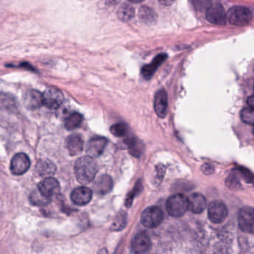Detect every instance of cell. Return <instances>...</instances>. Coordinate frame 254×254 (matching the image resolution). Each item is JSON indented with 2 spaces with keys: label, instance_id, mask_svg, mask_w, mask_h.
I'll use <instances>...</instances> for the list:
<instances>
[{
  "label": "cell",
  "instance_id": "obj_19",
  "mask_svg": "<svg viewBox=\"0 0 254 254\" xmlns=\"http://www.w3.org/2000/svg\"><path fill=\"white\" fill-rule=\"evenodd\" d=\"M166 59H167V55H158V56H156V57L153 59L152 62H151L149 64H147L145 65V66H143L141 72H142V76L144 77V78L147 80L150 79V78L154 75V74L155 73L159 66L166 61Z\"/></svg>",
  "mask_w": 254,
  "mask_h": 254
},
{
  "label": "cell",
  "instance_id": "obj_26",
  "mask_svg": "<svg viewBox=\"0 0 254 254\" xmlns=\"http://www.w3.org/2000/svg\"><path fill=\"white\" fill-rule=\"evenodd\" d=\"M126 214L124 212H121L119 214L117 217H116L115 220L111 225V229L115 231H119L125 228L126 226Z\"/></svg>",
  "mask_w": 254,
  "mask_h": 254
},
{
  "label": "cell",
  "instance_id": "obj_23",
  "mask_svg": "<svg viewBox=\"0 0 254 254\" xmlns=\"http://www.w3.org/2000/svg\"><path fill=\"white\" fill-rule=\"evenodd\" d=\"M126 143H127L129 151L132 155L139 157L142 154L143 145L140 141L138 140L136 138H130V139H127Z\"/></svg>",
  "mask_w": 254,
  "mask_h": 254
},
{
  "label": "cell",
  "instance_id": "obj_33",
  "mask_svg": "<svg viewBox=\"0 0 254 254\" xmlns=\"http://www.w3.org/2000/svg\"><path fill=\"white\" fill-rule=\"evenodd\" d=\"M247 102H248V105H249V107L254 109V96H250Z\"/></svg>",
  "mask_w": 254,
  "mask_h": 254
},
{
  "label": "cell",
  "instance_id": "obj_11",
  "mask_svg": "<svg viewBox=\"0 0 254 254\" xmlns=\"http://www.w3.org/2000/svg\"><path fill=\"white\" fill-rule=\"evenodd\" d=\"M151 248V241L145 232H140L131 241V249L136 254H145Z\"/></svg>",
  "mask_w": 254,
  "mask_h": 254
},
{
  "label": "cell",
  "instance_id": "obj_15",
  "mask_svg": "<svg viewBox=\"0 0 254 254\" xmlns=\"http://www.w3.org/2000/svg\"><path fill=\"white\" fill-rule=\"evenodd\" d=\"M188 203V209L193 213H201L206 206V201L205 197L199 193H193L187 197Z\"/></svg>",
  "mask_w": 254,
  "mask_h": 254
},
{
  "label": "cell",
  "instance_id": "obj_3",
  "mask_svg": "<svg viewBox=\"0 0 254 254\" xmlns=\"http://www.w3.org/2000/svg\"><path fill=\"white\" fill-rule=\"evenodd\" d=\"M227 21L233 26H245L251 23L253 14L251 10L243 6H234L227 13Z\"/></svg>",
  "mask_w": 254,
  "mask_h": 254
},
{
  "label": "cell",
  "instance_id": "obj_21",
  "mask_svg": "<svg viewBox=\"0 0 254 254\" xmlns=\"http://www.w3.org/2000/svg\"><path fill=\"white\" fill-rule=\"evenodd\" d=\"M138 17L139 20L145 24H152L156 20L155 12L147 6H142L139 8Z\"/></svg>",
  "mask_w": 254,
  "mask_h": 254
},
{
  "label": "cell",
  "instance_id": "obj_31",
  "mask_svg": "<svg viewBox=\"0 0 254 254\" xmlns=\"http://www.w3.org/2000/svg\"><path fill=\"white\" fill-rule=\"evenodd\" d=\"M194 6L199 10L207 9L211 5V0H194Z\"/></svg>",
  "mask_w": 254,
  "mask_h": 254
},
{
  "label": "cell",
  "instance_id": "obj_2",
  "mask_svg": "<svg viewBox=\"0 0 254 254\" xmlns=\"http://www.w3.org/2000/svg\"><path fill=\"white\" fill-rule=\"evenodd\" d=\"M166 206L169 215L175 218L182 217L188 209L187 197L184 194H173L168 198Z\"/></svg>",
  "mask_w": 254,
  "mask_h": 254
},
{
  "label": "cell",
  "instance_id": "obj_29",
  "mask_svg": "<svg viewBox=\"0 0 254 254\" xmlns=\"http://www.w3.org/2000/svg\"><path fill=\"white\" fill-rule=\"evenodd\" d=\"M142 190V184L140 182H137L136 184V187L133 188V191L129 194L127 196V199H126V205L127 207H130V205L132 204L133 198H134L135 195L139 193Z\"/></svg>",
  "mask_w": 254,
  "mask_h": 254
},
{
  "label": "cell",
  "instance_id": "obj_14",
  "mask_svg": "<svg viewBox=\"0 0 254 254\" xmlns=\"http://www.w3.org/2000/svg\"><path fill=\"white\" fill-rule=\"evenodd\" d=\"M25 106L29 110H36L41 108L44 105V98H43V93L38 90H29L25 94L24 99Z\"/></svg>",
  "mask_w": 254,
  "mask_h": 254
},
{
  "label": "cell",
  "instance_id": "obj_7",
  "mask_svg": "<svg viewBox=\"0 0 254 254\" xmlns=\"http://www.w3.org/2000/svg\"><path fill=\"white\" fill-rule=\"evenodd\" d=\"M228 209L222 202L215 200L208 206V217L214 224H221L227 218Z\"/></svg>",
  "mask_w": 254,
  "mask_h": 254
},
{
  "label": "cell",
  "instance_id": "obj_36",
  "mask_svg": "<svg viewBox=\"0 0 254 254\" xmlns=\"http://www.w3.org/2000/svg\"><path fill=\"white\" fill-rule=\"evenodd\" d=\"M253 133H254V130H253Z\"/></svg>",
  "mask_w": 254,
  "mask_h": 254
},
{
  "label": "cell",
  "instance_id": "obj_25",
  "mask_svg": "<svg viewBox=\"0 0 254 254\" xmlns=\"http://www.w3.org/2000/svg\"><path fill=\"white\" fill-rule=\"evenodd\" d=\"M29 199H30V201L32 202V204L40 206H46L51 201V198H49V197L43 195L38 190L32 192Z\"/></svg>",
  "mask_w": 254,
  "mask_h": 254
},
{
  "label": "cell",
  "instance_id": "obj_5",
  "mask_svg": "<svg viewBox=\"0 0 254 254\" xmlns=\"http://www.w3.org/2000/svg\"><path fill=\"white\" fill-rule=\"evenodd\" d=\"M44 105L49 109L56 110L60 108L64 101L63 93L54 87H48L43 93Z\"/></svg>",
  "mask_w": 254,
  "mask_h": 254
},
{
  "label": "cell",
  "instance_id": "obj_10",
  "mask_svg": "<svg viewBox=\"0 0 254 254\" xmlns=\"http://www.w3.org/2000/svg\"><path fill=\"white\" fill-rule=\"evenodd\" d=\"M38 190L45 197L52 198L60 193L61 186L56 178L49 177L45 178L39 184Z\"/></svg>",
  "mask_w": 254,
  "mask_h": 254
},
{
  "label": "cell",
  "instance_id": "obj_13",
  "mask_svg": "<svg viewBox=\"0 0 254 254\" xmlns=\"http://www.w3.org/2000/svg\"><path fill=\"white\" fill-rule=\"evenodd\" d=\"M108 140L102 136H95L88 141L87 144V151L88 155L93 157H98L102 155L106 147Z\"/></svg>",
  "mask_w": 254,
  "mask_h": 254
},
{
  "label": "cell",
  "instance_id": "obj_32",
  "mask_svg": "<svg viewBox=\"0 0 254 254\" xmlns=\"http://www.w3.org/2000/svg\"><path fill=\"white\" fill-rule=\"evenodd\" d=\"M176 0H159V2L163 5H171L175 2Z\"/></svg>",
  "mask_w": 254,
  "mask_h": 254
},
{
  "label": "cell",
  "instance_id": "obj_28",
  "mask_svg": "<svg viewBox=\"0 0 254 254\" xmlns=\"http://www.w3.org/2000/svg\"><path fill=\"white\" fill-rule=\"evenodd\" d=\"M111 132L114 136H123L127 133V126L125 123H117V124L111 126Z\"/></svg>",
  "mask_w": 254,
  "mask_h": 254
},
{
  "label": "cell",
  "instance_id": "obj_34",
  "mask_svg": "<svg viewBox=\"0 0 254 254\" xmlns=\"http://www.w3.org/2000/svg\"><path fill=\"white\" fill-rule=\"evenodd\" d=\"M129 2H131V3H140L144 0H128Z\"/></svg>",
  "mask_w": 254,
  "mask_h": 254
},
{
  "label": "cell",
  "instance_id": "obj_8",
  "mask_svg": "<svg viewBox=\"0 0 254 254\" xmlns=\"http://www.w3.org/2000/svg\"><path fill=\"white\" fill-rule=\"evenodd\" d=\"M206 18L212 24L222 26L227 22V13L224 7L220 4H211L206 9Z\"/></svg>",
  "mask_w": 254,
  "mask_h": 254
},
{
  "label": "cell",
  "instance_id": "obj_20",
  "mask_svg": "<svg viewBox=\"0 0 254 254\" xmlns=\"http://www.w3.org/2000/svg\"><path fill=\"white\" fill-rule=\"evenodd\" d=\"M56 172V165L49 160H38L35 166V172L40 177L49 178L54 175Z\"/></svg>",
  "mask_w": 254,
  "mask_h": 254
},
{
  "label": "cell",
  "instance_id": "obj_35",
  "mask_svg": "<svg viewBox=\"0 0 254 254\" xmlns=\"http://www.w3.org/2000/svg\"><path fill=\"white\" fill-rule=\"evenodd\" d=\"M110 2H112V3H114V2H117V0H108Z\"/></svg>",
  "mask_w": 254,
  "mask_h": 254
},
{
  "label": "cell",
  "instance_id": "obj_24",
  "mask_svg": "<svg viewBox=\"0 0 254 254\" xmlns=\"http://www.w3.org/2000/svg\"><path fill=\"white\" fill-rule=\"evenodd\" d=\"M83 117L78 113H73L65 121V127L67 130H75L77 127H80L82 123Z\"/></svg>",
  "mask_w": 254,
  "mask_h": 254
},
{
  "label": "cell",
  "instance_id": "obj_4",
  "mask_svg": "<svg viewBox=\"0 0 254 254\" xmlns=\"http://www.w3.org/2000/svg\"><path fill=\"white\" fill-rule=\"evenodd\" d=\"M163 219V211L157 206L146 208L141 215V222L147 228H155L158 227Z\"/></svg>",
  "mask_w": 254,
  "mask_h": 254
},
{
  "label": "cell",
  "instance_id": "obj_17",
  "mask_svg": "<svg viewBox=\"0 0 254 254\" xmlns=\"http://www.w3.org/2000/svg\"><path fill=\"white\" fill-rule=\"evenodd\" d=\"M66 147L71 156H76L81 153L84 147L82 136L78 133H73L66 139Z\"/></svg>",
  "mask_w": 254,
  "mask_h": 254
},
{
  "label": "cell",
  "instance_id": "obj_30",
  "mask_svg": "<svg viewBox=\"0 0 254 254\" xmlns=\"http://www.w3.org/2000/svg\"><path fill=\"white\" fill-rule=\"evenodd\" d=\"M226 184L231 190H238L241 187L240 182L236 175H229L227 181H226Z\"/></svg>",
  "mask_w": 254,
  "mask_h": 254
},
{
  "label": "cell",
  "instance_id": "obj_16",
  "mask_svg": "<svg viewBox=\"0 0 254 254\" xmlns=\"http://www.w3.org/2000/svg\"><path fill=\"white\" fill-rule=\"evenodd\" d=\"M168 96L164 90H160L154 97V110L160 118H165L167 115Z\"/></svg>",
  "mask_w": 254,
  "mask_h": 254
},
{
  "label": "cell",
  "instance_id": "obj_9",
  "mask_svg": "<svg viewBox=\"0 0 254 254\" xmlns=\"http://www.w3.org/2000/svg\"><path fill=\"white\" fill-rule=\"evenodd\" d=\"M30 166L31 161L29 156L24 153H19L11 159L10 169L13 175H22L29 170Z\"/></svg>",
  "mask_w": 254,
  "mask_h": 254
},
{
  "label": "cell",
  "instance_id": "obj_6",
  "mask_svg": "<svg viewBox=\"0 0 254 254\" xmlns=\"http://www.w3.org/2000/svg\"><path fill=\"white\" fill-rule=\"evenodd\" d=\"M238 221L242 231L254 235V208L245 206L241 209Z\"/></svg>",
  "mask_w": 254,
  "mask_h": 254
},
{
  "label": "cell",
  "instance_id": "obj_12",
  "mask_svg": "<svg viewBox=\"0 0 254 254\" xmlns=\"http://www.w3.org/2000/svg\"><path fill=\"white\" fill-rule=\"evenodd\" d=\"M71 200L78 206H84L90 203L93 197V191L85 187L75 189L71 193Z\"/></svg>",
  "mask_w": 254,
  "mask_h": 254
},
{
  "label": "cell",
  "instance_id": "obj_27",
  "mask_svg": "<svg viewBox=\"0 0 254 254\" xmlns=\"http://www.w3.org/2000/svg\"><path fill=\"white\" fill-rule=\"evenodd\" d=\"M241 119L242 121L247 124L254 126V109L249 108H245L241 111Z\"/></svg>",
  "mask_w": 254,
  "mask_h": 254
},
{
  "label": "cell",
  "instance_id": "obj_1",
  "mask_svg": "<svg viewBox=\"0 0 254 254\" xmlns=\"http://www.w3.org/2000/svg\"><path fill=\"white\" fill-rule=\"evenodd\" d=\"M74 170L77 181L86 185L94 180L97 174L98 166L93 157L87 155L77 160Z\"/></svg>",
  "mask_w": 254,
  "mask_h": 254
},
{
  "label": "cell",
  "instance_id": "obj_22",
  "mask_svg": "<svg viewBox=\"0 0 254 254\" xmlns=\"http://www.w3.org/2000/svg\"><path fill=\"white\" fill-rule=\"evenodd\" d=\"M135 16V10L132 5L125 3L121 5L118 11V17L122 21L128 22Z\"/></svg>",
  "mask_w": 254,
  "mask_h": 254
},
{
  "label": "cell",
  "instance_id": "obj_18",
  "mask_svg": "<svg viewBox=\"0 0 254 254\" xmlns=\"http://www.w3.org/2000/svg\"><path fill=\"white\" fill-rule=\"evenodd\" d=\"M113 187L114 183L112 178L108 175H103L98 178L93 185L96 192L101 195H105L111 192Z\"/></svg>",
  "mask_w": 254,
  "mask_h": 254
}]
</instances>
